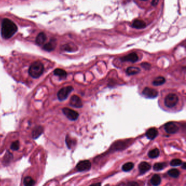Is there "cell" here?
<instances>
[{
  "instance_id": "10",
  "label": "cell",
  "mask_w": 186,
  "mask_h": 186,
  "mask_svg": "<svg viewBox=\"0 0 186 186\" xmlns=\"http://www.w3.org/2000/svg\"><path fill=\"white\" fill-rule=\"evenodd\" d=\"M122 62H136L139 60V57L137 54L135 53H132L129 54L125 56L120 58Z\"/></svg>"
},
{
  "instance_id": "32",
  "label": "cell",
  "mask_w": 186,
  "mask_h": 186,
  "mask_svg": "<svg viewBox=\"0 0 186 186\" xmlns=\"http://www.w3.org/2000/svg\"><path fill=\"white\" fill-rule=\"evenodd\" d=\"M127 186H139V185L135 182H129L127 184Z\"/></svg>"
},
{
  "instance_id": "16",
  "label": "cell",
  "mask_w": 186,
  "mask_h": 186,
  "mask_svg": "<svg viewBox=\"0 0 186 186\" xmlns=\"http://www.w3.org/2000/svg\"><path fill=\"white\" fill-rule=\"evenodd\" d=\"M151 168V166L148 163L143 162L140 163L139 165V169L140 172L142 174L145 173L148 171Z\"/></svg>"
},
{
  "instance_id": "17",
  "label": "cell",
  "mask_w": 186,
  "mask_h": 186,
  "mask_svg": "<svg viewBox=\"0 0 186 186\" xmlns=\"http://www.w3.org/2000/svg\"><path fill=\"white\" fill-rule=\"evenodd\" d=\"M55 75L59 77L61 79H66L67 76V72L63 69L58 68L56 69L54 71Z\"/></svg>"
},
{
  "instance_id": "34",
  "label": "cell",
  "mask_w": 186,
  "mask_h": 186,
  "mask_svg": "<svg viewBox=\"0 0 186 186\" xmlns=\"http://www.w3.org/2000/svg\"><path fill=\"white\" fill-rule=\"evenodd\" d=\"M90 186H101V183H97L91 185Z\"/></svg>"
},
{
  "instance_id": "29",
  "label": "cell",
  "mask_w": 186,
  "mask_h": 186,
  "mask_svg": "<svg viewBox=\"0 0 186 186\" xmlns=\"http://www.w3.org/2000/svg\"><path fill=\"white\" fill-rule=\"evenodd\" d=\"M19 147H20V142L19 141H15L12 144L10 148L13 150L17 151L18 150H19Z\"/></svg>"
},
{
  "instance_id": "19",
  "label": "cell",
  "mask_w": 186,
  "mask_h": 186,
  "mask_svg": "<svg viewBox=\"0 0 186 186\" xmlns=\"http://www.w3.org/2000/svg\"><path fill=\"white\" fill-rule=\"evenodd\" d=\"M166 82V79L164 78L163 77L159 76L156 78V79L153 80L152 84L154 86H160L164 84Z\"/></svg>"
},
{
  "instance_id": "6",
  "label": "cell",
  "mask_w": 186,
  "mask_h": 186,
  "mask_svg": "<svg viewBox=\"0 0 186 186\" xmlns=\"http://www.w3.org/2000/svg\"><path fill=\"white\" fill-rule=\"evenodd\" d=\"M142 95L146 98L153 99L157 97L158 92L154 88H145L142 91Z\"/></svg>"
},
{
  "instance_id": "18",
  "label": "cell",
  "mask_w": 186,
  "mask_h": 186,
  "mask_svg": "<svg viewBox=\"0 0 186 186\" xmlns=\"http://www.w3.org/2000/svg\"><path fill=\"white\" fill-rule=\"evenodd\" d=\"M140 71V69L139 68L136 67H129L127 68L126 69V73L129 75H133L138 74Z\"/></svg>"
},
{
  "instance_id": "5",
  "label": "cell",
  "mask_w": 186,
  "mask_h": 186,
  "mask_svg": "<svg viewBox=\"0 0 186 186\" xmlns=\"http://www.w3.org/2000/svg\"><path fill=\"white\" fill-rule=\"evenodd\" d=\"M63 113L69 120L71 121H75L77 120L79 117L78 112L68 108H64L62 109Z\"/></svg>"
},
{
  "instance_id": "33",
  "label": "cell",
  "mask_w": 186,
  "mask_h": 186,
  "mask_svg": "<svg viewBox=\"0 0 186 186\" xmlns=\"http://www.w3.org/2000/svg\"><path fill=\"white\" fill-rule=\"evenodd\" d=\"M158 2H159L158 1H153L152 2V4L153 6H155Z\"/></svg>"
},
{
  "instance_id": "35",
  "label": "cell",
  "mask_w": 186,
  "mask_h": 186,
  "mask_svg": "<svg viewBox=\"0 0 186 186\" xmlns=\"http://www.w3.org/2000/svg\"><path fill=\"white\" fill-rule=\"evenodd\" d=\"M182 168L183 169H186V163L185 162L182 164Z\"/></svg>"
},
{
  "instance_id": "2",
  "label": "cell",
  "mask_w": 186,
  "mask_h": 186,
  "mask_svg": "<svg viewBox=\"0 0 186 186\" xmlns=\"http://www.w3.org/2000/svg\"><path fill=\"white\" fill-rule=\"evenodd\" d=\"M44 66L40 61L34 62L31 64L28 69V73L33 78L40 77L44 71Z\"/></svg>"
},
{
  "instance_id": "26",
  "label": "cell",
  "mask_w": 186,
  "mask_h": 186,
  "mask_svg": "<svg viewBox=\"0 0 186 186\" xmlns=\"http://www.w3.org/2000/svg\"><path fill=\"white\" fill-rule=\"evenodd\" d=\"M61 49H62L63 50L68 51V52H71V51H74L76 50V49H75L74 47H72L70 44H65L64 45H63Z\"/></svg>"
},
{
  "instance_id": "12",
  "label": "cell",
  "mask_w": 186,
  "mask_h": 186,
  "mask_svg": "<svg viewBox=\"0 0 186 186\" xmlns=\"http://www.w3.org/2000/svg\"><path fill=\"white\" fill-rule=\"evenodd\" d=\"M132 26L133 28H135L136 29H142L145 28L146 26V24L145 21L140 20V19H135V20L133 22L132 24Z\"/></svg>"
},
{
  "instance_id": "3",
  "label": "cell",
  "mask_w": 186,
  "mask_h": 186,
  "mask_svg": "<svg viewBox=\"0 0 186 186\" xmlns=\"http://www.w3.org/2000/svg\"><path fill=\"white\" fill-rule=\"evenodd\" d=\"M179 101V96L174 93H170L164 99V104L168 108H173L177 105Z\"/></svg>"
},
{
  "instance_id": "25",
  "label": "cell",
  "mask_w": 186,
  "mask_h": 186,
  "mask_svg": "<svg viewBox=\"0 0 186 186\" xmlns=\"http://www.w3.org/2000/svg\"><path fill=\"white\" fill-rule=\"evenodd\" d=\"M66 144H67L68 147L69 149L71 148V147L73 146L74 145V144H75V142L74 140L71 139L69 136H67L66 139Z\"/></svg>"
},
{
  "instance_id": "21",
  "label": "cell",
  "mask_w": 186,
  "mask_h": 186,
  "mask_svg": "<svg viewBox=\"0 0 186 186\" xmlns=\"http://www.w3.org/2000/svg\"><path fill=\"white\" fill-rule=\"evenodd\" d=\"M34 184H35V181L30 176H27L24 179V186H34Z\"/></svg>"
},
{
  "instance_id": "8",
  "label": "cell",
  "mask_w": 186,
  "mask_h": 186,
  "mask_svg": "<svg viewBox=\"0 0 186 186\" xmlns=\"http://www.w3.org/2000/svg\"><path fill=\"white\" fill-rule=\"evenodd\" d=\"M91 167V164L89 160H82L78 163L76 166L79 171H84L90 170Z\"/></svg>"
},
{
  "instance_id": "15",
  "label": "cell",
  "mask_w": 186,
  "mask_h": 186,
  "mask_svg": "<svg viewBox=\"0 0 186 186\" xmlns=\"http://www.w3.org/2000/svg\"><path fill=\"white\" fill-rule=\"evenodd\" d=\"M47 40V36L44 32H41L38 34L36 39V43L38 45H42L44 44Z\"/></svg>"
},
{
  "instance_id": "23",
  "label": "cell",
  "mask_w": 186,
  "mask_h": 186,
  "mask_svg": "<svg viewBox=\"0 0 186 186\" xmlns=\"http://www.w3.org/2000/svg\"><path fill=\"white\" fill-rule=\"evenodd\" d=\"M168 174L169 176L174 177V178H177L179 175V170L176 169H171L168 171Z\"/></svg>"
},
{
  "instance_id": "31",
  "label": "cell",
  "mask_w": 186,
  "mask_h": 186,
  "mask_svg": "<svg viewBox=\"0 0 186 186\" xmlns=\"http://www.w3.org/2000/svg\"><path fill=\"white\" fill-rule=\"evenodd\" d=\"M12 155L9 152H7V154L6 155V156H5V159H4L5 162H6L7 161L9 162V160L12 159Z\"/></svg>"
},
{
  "instance_id": "20",
  "label": "cell",
  "mask_w": 186,
  "mask_h": 186,
  "mask_svg": "<svg viewBox=\"0 0 186 186\" xmlns=\"http://www.w3.org/2000/svg\"><path fill=\"white\" fill-rule=\"evenodd\" d=\"M151 183L153 186H159L160 183H161V179L160 177L158 175H154L152 176L151 179Z\"/></svg>"
},
{
  "instance_id": "11",
  "label": "cell",
  "mask_w": 186,
  "mask_h": 186,
  "mask_svg": "<svg viewBox=\"0 0 186 186\" xmlns=\"http://www.w3.org/2000/svg\"><path fill=\"white\" fill-rule=\"evenodd\" d=\"M56 46V40L55 39H51L49 43L44 45L43 49L47 51L50 52L51 51L54 50Z\"/></svg>"
},
{
  "instance_id": "4",
  "label": "cell",
  "mask_w": 186,
  "mask_h": 186,
  "mask_svg": "<svg viewBox=\"0 0 186 186\" xmlns=\"http://www.w3.org/2000/svg\"><path fill=\"white\" fill-rule=\"evenodd\" d=\"M73 90V88L72 86H67L60 89L57 95L58 100L63 101L66 99Z\"/></svg>"
},
{
  "instance_id": "28",
  "label": "cell",
  "mask_w": 186,
  "mask_h": 186,
  "mask_svg": "<svg viewBox=\"0 0 186 186\" xmlns=\"http://www.w3.org/2000/svg\"><path fill=\"white\" fill-rule=\"evenodd\" d=\"M182 163V162L181 160L179 159H173L171 162H170V165L173 166H181Z\"/></svg>"
},
{
  "instance_id": "1",
  "label": "cell",
  "mask_w": 186,
  "mask_h": 186,
  "mask_svg": "<svg viewBox=\"0 0 186 186\" xmlns=\"http://www.w3.org/2000/svg\"><path fill=\"white\" fill-rule=\"evenodd\" d=\"M18 31L15 24L8 19H4L1 24V36L4 39H9L13 37Z\"/></svg>"
},
{
  "instance_id": "7",
  "label": "cell",
  "mask_w": 186,
  "mask_h": 186,
  "mask_svg": "<svg viewBox=\"0 0 186 186\" xmlns=\"http://www.w3.org/2000/svg\"><path fill=\"white\" fill-rule=\"evenodd\" d=\"M69 104L71 106L76 108H80L83 105L82 101L80 98L76 95L73 96L71 98Z\"/></svg>"
},
{
  "instance_id": "27",
  "label": "cell",
  "mask_w": 186,
  "mask_h": 186,
  "mask_svg": "<svg viewBox=\"0 0 186 186\" xmlns=\"http://www.w3.org/2000/svg\"><path fill=\"white\" fill-rule=\"evenodd\" d=\"M164 166H165L164 163H157L153 166V169L156 171H160L164 168Z\"/></svg>"
},
{
  "instance_id": "24",
  "label": "cell",
  "mask_w": 186,
  "mask_h": 186,
  "mask_svg": "<svg viewBox=\"0 0 186 186\" xmlns=\"http://www.w3.org/2000/svg\"><path fill=\"white\" fill-rule=\"evenodd\" d=\"M134 167V164L132 162H128L125 163L123 166H122V170L125 171H129L130 170H131Z\"/></svg>"
},
{
  "instance_id": "30",
  "label": "cell",
  "mask_w": 186,
  "mask_h": 186,
  "mask_svg": "<svg viewBox=\"0 0 186 186\" xmlns=\"http://www.w3.org/2000/svg\"><path fill=\"white\" fill-rule=\"evenodd\" d=\"M141 66H142V67L144 68V69H145L146 70H149V69H150V68H151V64L149 63H147V62L142 63L141 64Z\"/></svg>"
},
{
  "instance_id": "22",
  "label": "cell",
  "mask_w": 186,
  "mask_h": 186,
  "mask_svg": "<svg viewBox=\"0 0 186 186\" xmlns=\"http://www.w3.org/2000/svg\"><path fill=\"white\" fill-rule=\"evenodd\" d=\"M148 155L151 158H156L159 155V150L158 149H154L150 151Z\"/></svg>"
},
{
  "instance_id": "14",
  "label": "cell",
  "mask_w": 186,
  "mask_h": 186,
  "mask_svg": "<svg viewBox=\"0 0 186 186\" xmlns=\"http://www.w3.org/2000/svg\"><path fill=\"white\" fill-rule=\"evenodd\" d=\"M158 132L157 129L155 128H151L149 129V130L147 131L146 135L148 139L153 140L156 138L157 136L158 135Z\"/></svg>"
},
{
  "instance_id": "9",
  "label": "cell",
  "mask_w": 186,
  "mask_h": 186,
  "mask_svg": "<svg viewBox=\"0 0 186 186\" xmlns=\"http://www.w3.org/2000/svg\"><path fill=\"white\" fill-rule=\"evenodd\" d=\"M166 132L169 134H175L179 131V127L174 122H168L164 126Z\"/></svg>"
},
{
  "instance_id": "13",
  "label": "cell",
  "mask_w": 186,
  "mask_h": 186,
  "mask_svg": "<svg viewBox=\"0 0 186 186\" xmlns=\"http://www.w3.org/2000/svg\"><path fill=\"white\" fill-rule=\"evenodd\" d=\"M43 128L41 126V125H38L34 129L32 133V136L33 138V139H37L38 138L41 136V134L43 133Z\"/></svg>"
}]
</instances>
